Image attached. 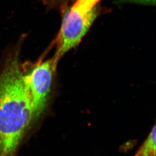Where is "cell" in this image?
Returning a JSON list of instances; mask_svg holds the SVG:
<instances>
[{
  "mask_svg": "<svg viewBox=\"0 0 156 156\" xmlns=\"http://www.w3.org/2000/svg\"><path fill=\"white\" fill-rule=\"evenodd\" d=\"M24 81L31 103L33 122L41 116L47 107L58 63L53 58L41 59L34 64L23 63Z\"/></svg>",
  "mask_w": 156,
  "mask_h": 156,
  "instance_id": "cell-2",
  "label": "cell"
},
{
  "mask_svg": "<svg viewBox=\"0 0 156 156\" xmlns=\"http://www.w3.org/2000/svg\"><path fill=\"white\" fill-rule=\"evenodd\" d=\"M133 1L143 3H155L156 2V0H133Z\"/></svg>",
  "mask_w": 156,
  "mask_h": 156,
  "instance_id": "cell-6",
  "label": "cell"
},
{
  "mask_svg": "<svg viewBox=\"0 0 156 156\" xmlns=\"http://www.w3.org/2000/svg\"><path fill=\"white\" fill-rule=\"evenodd\" d=\"M22 42L6 55L0 70V156H14L33 122L20 60Z\"/></svg>",
  "mask_w": 156,
  "mask_h": 156,
  "instance_id": "cell-1",
  "label": "cell"
},
{
  "mask_svg": "<svg viewBox=\"0 0 156 156\" xmlns=\"http://www.w3.org/2000/svg\"><path fill=\"white\" fill-rule=\"evenodd\" d=\"M100 0H76L72 7L83 13L91 10L95 8Z\"/></svg>",
  "mask_w": 156,
  "mask_h": 156,
  "instance_id": "cell-5",
  "label": "cell"
},
{
  "mask_svg": "<svg viewBox=\"0 0 156 156\" xmlns=\"http://www.w3.org/2000/svg\"><path fill=\"white\" fill-rule=\"evenodd\" d=\"M156 125H154L134 156H156Z\"/></svg>",
  "mask_w": 156,
  "mask_h": 156,
  "instance_id": "cell-4",
  "label": "cell"
},
{
  "mask_svg": "<svg viewBox=\"0 0 156 156\" xmlns=\"http://www.w3.org/2000/svg\"><path fill=\"white\" fill-rule=\"evenodd\" d=\"M97 16L95 8L83 13L73 8L67 11L56 39V53L53 58L59 62L61 58L81 41Z\"/></svg>",
  "mask_w": 156,
  "mask_h": 156,
  "instance_id": "cell-3",
  "label": "cell"
}]
</instances>
